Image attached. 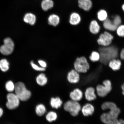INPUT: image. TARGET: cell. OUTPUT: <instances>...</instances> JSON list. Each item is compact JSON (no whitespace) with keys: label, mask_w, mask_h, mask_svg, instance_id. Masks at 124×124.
I'll list each match as a JSON object with an SVG mask.
<instances>
[{"label":"cell","mask_w":124,"mask_h":124,"mask_svg":"<svg viewBox=\"0 0 124 124\" xmlns=\"http://www.w3.org/2000/svg\"><path fill=\"white\" fill-rule=\"evenodd\" d=\"M101 48L100 49V60L106 64L111 60L116 58L118 54L117 49L114 46Z\"/></svg>","instance_id":"obj_1"},{"label":"cell","mask_w":124,"mask_h":124,"mask_svg":"<svg viewBox=\"0 0 124 124\" xmlns=\"http://www.w3.org/2000/svg\"><path fill=\"white\" fill-rule=\"evenodd\" d=\"M74 69L79 73H85L90 68V65L87 59L84 56L77 57L73 63Z\"/></svg>","instance_id":"obj_2"},{"label":"cell","mask_w":124,"mask_h":124,"mask_svg":"<svg viewBox=\"0 0 124 124\" xmlns=\"http://www.w3.org/2000/svg\"><path fill=\"white\" fill-rule=\"evenodd\" d=\"M15 94L20 101H26L30 99L31 93L27 90L25 85L22 82H18L15 84Z\"/></svg>","instance_id":"obj_3"},{"label":"cell","mask_w":124,"mask_h":124,"mask_svg":"<svg viewBox=\"0 0 124 124\" xmlns=\"http://www.w3.org/2000/svg\"><path fill=\"white\" fill-rule=\"evenodd\" d=\"M82 107L78 102L71 100L66 101L63 105V108L67 112L69 113L73 117L78 116L81 111Z\"/></svg>","instance_id":"obj_4"},{"label":"cell","mask_w":124,"mask_h":124,"mask_svg":"<svg viewBox=\"0 0 124 124\" xmlns=\"http://www.w3.org/2000/svg\"><path fill=\"white\" fill-rule=\"evenodd\" d=\"M112 83L110 80H106L103 82L102 84L98 85L96 91L98 96L101 97L106 96L112 90Z\"/></svg>","instance_id":"obj_5"},{"label":"cell","mask_w":124,"mask_h":124,"mask_svg":"<svg viewBox=\"0 0 124 124\" xmlns=\"http://www.w3.org/2000/svg\"><path fill=\"white\" fill-rule=\"evenodd\" d=\"M4 44L0 47V52L4 55L11 54L14 48V43L11 39L6 38L4 40Z\"/></svg>","instance_id":"obj_6"},{"label":"cell","mask_w":124,"mask_h":124,"mask_svg":"<svg viewBox=\"0 0 124 124\" xmlns=\"http://www.w3.org/2000/svg\"><path fill=\"white\" fill-rule=\"evenodd\" d=\"M7 102L6 105L9 109H15L19 106L20 100L15 93H9L7 96Z\"/></svg>","instance_id":"obj_7"},{"label":"cell","mask_w":124,"mask_h":124,"mask_svg":"<svg viewBox=\"0 0 124 124\" xmlns=\"http://www.w3.org/2000/svg\"><path fill=\"white\" fill-rule=\"evenodd\" d=\"M114 36L111 33L105 31L100 34L97 40L98 44L102 46H109L112 42Z\"/></svg>","instance_id":"obj_8"},{"label":"cell","mask_w":124,"mask_h":124,"mask_svg":"<svg viewBox=\"0 0 124 124\" xmlns=\"http://www.w3.org/2000/svg\"><path fill=\"white\" fill-rule=\"evenodd\" d=\"M80 73L74 69H71L68 72L67 79L71 84H75L79 82L80 79Z\"/></svg>","instance_id":"obj_9"},{"label":"cell","mask_w":124,"mask_h":124,"mask_svg":"<svg viewBox=\"0 0 124 124\" xmlns=\"http://www.w3.org/2000/svg\"><path fill=\"white\" fill-rule=\"evenodd\" d=\"M84 94L81 89L77 88L70 93L69 97L70 100L79 102L83 99Z\"/></svg>","instance_id":"obj_10"},{"label":"cell","mask_w":124,"mask_h":124,"mask_svg":"<svg viewBox=\"0 0 124 124\" xmlns=\"http://www.w3.org/2000/svg\"><path fill=\"white\" fill-rule=\"evenodd\" d=\"M96 92V89L92 87L87 88L84 94L86 100L89 101H92L96 100L97 98Z\"/></svg>","instance_id":"obj_11"},{"label":"cell","mask_w":124,"mask_h":124,"mask_svg":"<svg viewBox=\"0 0 124 124\" xmlns=\"http://www.w3.org/2000/svg\"><path fill=\"white\" fill-rule=\"evenodd\" d=\"M95 108L93 105L90 103L85 104L82 107L81 111L82 114L85 117H89L94 114Z\"/></svg>","instance_id":"obj_12"},{"label":"cell","mask_w":124,"mask_h":124,"mask_svg":"<svg viewBox=\"0 0 124 124\" xmlns=\"http://www.w3.org/2000/svg\"><path fill=\"white\" fill-rule=\"evenodd\" d=\"M81 16L78 13L73 12L70 16L69 23L71 25L76 26L78 25L81 22Z\"/></svg>","instance_id":"obj_13"},{"label":"cell","mask_w":124,"mask_h":124,"mask_svg":"<svg viewBox=\"0 0 124 124\" xmlns=\"http://www.w3.org/2000/svg\"><path fill=\"white\" fill-rule=\"evenodd\" d=\"M63 104V101L60 97H52L50 99V106L54 109H58L61 107Z\"/></svg>","instance_id":"obj_14"},{"label":"cell","mask_w":124,"mask_h":124,"mask_svg":"<svg viewBox=\"0 0 124 124\" xmlns=\"http://www.w3.org/2000/svg\"><path fill=\"white\" fill-rule=\"evenodd\" d=\"M78 6L80 8L86 11H88L92 7L91 0H78Z\"/></svg>","instance_id":"obj_15"},{"label":"cell","mask_w":124,"mask_h":124,"mask_svg":"<svg viewBox=\"0 0 124 124\" xmlns=\"http://www.w3.org/2000/svg\"><path fill=\"white\" fill-rule=\"evenodd\" d=\"M36 81L39 85L40 86H44L47 84L48 79L46 74L42 72L37 76L36 78Z\"/></svg>","instance_id":"obj_16"},{"label":"cell","mask_w":124,"mask_h":124,"mask_svg":"<svg viewBox=\"0 0 124 124\" xmlns=\"http://www.w3.org/2000/svg\"><path fill=\"white\" fill-rule=\"evenodd\" d=\"M60 18L59 16L55 14H52L48 18V22L49 25L55 27L60 24Z\"/></svg>","instance_id":"obj_17"},{"label":"cell","mask_w":124,"mask_h":124,"mask_svg":"<svg viewBox=\"0 0 124 124\" xmlns=\"http://www.w3.org/2000/svg\"><path fill=\"white\" fill-rule=\"evenodd\" d=\"M100 30V27L97 21L93 20L90 23L89 30L91 33L94 35L97 34Z\"/></svg>","instance_id":"obj_18"},{"label":"cell","mask_w":124,"mask_h":124,"mask_svg":"<svg viewBox=\"0 0 124 124\" xmlns=\"http://www.w3.org/2000/svg\"><path fill=\"white\" fill-rule=\"evenodd\" d=\"M121 62L120 60L116 58L113 59L108 62L109 67L114 71L119 70L121 66Z\"/></svg>","instance_id":"obj_19"},{"label":"cell","mask_w":124,"mask_h":124,"mask_svg":"<svg viewBox=\"0 0 124 124\" xmlns=\"http://www.w3.org/2000/svg\"><path fill=\"white\" fill-rule=\"evenodd\" d=\"M25 22L31 25H34L36 22L37 18L35 15L31 13L26 14L23 18Z\"/></svg>","instance_id":"obj_20"},{"label":"cell","mask_w":124,"mask_h":124,"mask_svg":"<svg viewBox=\"0 0 124 124\" xmlns=\"http://www.w3.org/2000/svg\"><path fill=\"white\" fill-rule=\"evenodd\" d=\"M35 113L37 115L41 117L45 115L46 112V108L45 105L42 103L39 104L36 107Z\"/></svg>","instance_id":"obj_21"},{"label":"cell","mask_w":124,"mask_h":124,"mask_svg":"<svg viewBox=\"0 0 124 124\" xmlns=\"http://www.w3.org/2000/svg\"><path fill=\"white\" fill-rule=\"evenodd\" d=\"M103 26L106 30L111 31L116 30L117 28L114 24L112 20L108 18L103 21Z\"/></svg>","instance_id":"obj_22"},{"label":"cell","mask_w":124,"mask_h":124,"mask_svg":"<svg viewBox=\"0 0 124 124\" xmlns=\"http://www.w3.org/2000/svg\"><path fill=\"white\" fill-rule=\"evenodd\" d=\"M117 105L114 102L111 101H106L102 103L101 106L103 110H110L117 107Z\"/></svg>","instance_id":"obj_23"},{"label":"cell","mask_w":124,"mask_h":124,"mask_svg":"<svg viewBox=\"0 0 124 124\" xmlns=\"http://www.w3.org/2000/svg\"><path fill=\"white\" fill-rule=\"evenodd\" d=\"M100 119L101 122L105 124H108L114 120L112 116L108 111L103 113L100 116Z\"/></svg>","instance_id":"obj_24"},{"label":"cell","mask_w":124,"mask_h":124,"mask_svg":"<svg viewBox=\"0 0 124 124\" xmlns=\"http://www.w3.org/2000/svg\"><path fill=\"white\" fill-rule=\"evenodd\" d=\"M46 120L48 122H55L58 118V115L57 113L54 111H50L46 115Z\"/></svg>","instance_id":"obj_25"},{"label":"cell","mask_w":124,"mask_h":124,"mask_svg":"<svg viewBox=\"0 0 124 124\" xmlns=\"http://www.w3.org/2000/svg\"><path fill=\"white\" fill-rule=\"evenodd\" d=\"M54 3L52 0H43L41 3L42 8L46 11L53 7Z\"/></svg>","instance_id":"obj_26"},{"label":"cell","mask_w":124,"mask_h":124,"mask_svg":"<svg viewBox=\"0 0 124 124\" xmlns=\"http://www.w3.org/2000/svg\"><path fill=\"white\" fill-rule=\"evenodd\" d=\"M9 63L6 59H2L0 60V69L3 72H7L9 69Z\"/></svg>","instance_id":"obj_27"},{"label":"cell","mask_w":124,"mask_h":124,"mask_svg":"<svg viewBox=\"0 0 124 124\" xmlns=\"http://www.w3.org/2000/svg\"><path fill=\"white\" fill-rule=\"evenodd\" d=\"M100 53L96 51H93L89 57L90 61L93 62H96L99 61L100 59Z\"/></svg>","instance_id":"obj_28"},{"label":"cell","mask_w":124,"mask_h":124,"mask_svg":"<svg viewBox=\"0 0 124 124\" xmlns=\"http://www.w3.org/2000/svg\"><path fill=\"white\" fill-rule=\"evenodd\" d=\"M97 18L100 21H104L108 18V14L106 11L101 10L97 13Z\"/></svg>","instance_id":"obj_29"},{"label":"cell","mask_w":124,"mask_h":124,"mask_svg":"<svg viewBox=\"0 0 124 124\" xmlns=\"http://www.w3.org/2000/svg\"><path fill=\"white\" fill-rule=\"evenodd\" d=\"M15 85L11 81H8L6 83L5 88L6 90L10 93H12L15 91Z\"/></svg>","instance_id":"obj_30"},{"label":"cell","mask_w":124,"mask_h":124,"mask_svg":"<svg viewBox=\"0 0 124 124\" xmlns=\"http://www.w3.org/2000/svg\"><path fill=\"white\" fill-rule=\"evenodd\" d=\"M30 64L32 69L35 71L42 72H45L46 70V69L41 67L39 65L35 63L33 61L31 62Z\"/></svg>","instance_id":"obj_31"},{"label":"cell","mask_w":124,"mask_h":124,"mask_svg":"<svg viewBox=\"0 0 124 124\" xmlns=\"http://www.w3.org/2000/svg\"><path fill=\"white\" fill-rule=\"evenodd\" d=\"M116 33L119 36L124 37V25H120L116 29Z\"/></svg>","instance_id":"obj_32"},{"label":"cell","mask_w":124,"mask_h":124,"mask_svg":"<svg viewBox=\"0 0 124 124\" xmlns=\"http://www.w3.org/2000/svg\"><path fill=\"white\" fill-rule=\"evenodd\" d=\"M113 23L116 27L120 26L122 23V19L120 16L116 15L114 16L112 20Z\"/></svg>","instance_id":"obj_33"},{"label":"cell","mask_w":124,"mask_h":124,"mask_svg":"<svg viewBox=\"0 0 124 124\" xmlns=\"http://www.w3.org/2000/svg\"><path fill=\"white\" fill-rule=\"evenodd\" d=\"M38 64L40 66L44 69H46L48 66V64L45 60L43 59H39L38 60Z\"/></svg>","instance_id":"obj_34"},{"label":"cell","mask_w":124,"mask_h":124,"mask_svg":"<svg viewBox=\"0 0 124 124\" xmlns=\"http://www.w3.org/2000/svg\"><path fill=\"white\" fill-rule=\"evenodd\" d=\"M108 124H124V120L122 119H116L112 120Z\"/></svg>","instance_id":"obj_35"},{"label":"cell","mask_w":124,"mask_h":124,"mask_svg":"<svg viewBox=\"0 0 124 124\" xmlns=\"http://www.w3.org/2000/svg\"><path fill=\"white\" fill-rule=\"evenodd\" d=\"M120 57L121 59L124 60V48L122 49L121 51Z\"/></svg>","instance_id":"obj_36"},{"label":"cell","mask_w":124,"mask_h":124,"mask_svg":"<svg viewBox=\"0 0 124 124\" xmlns=\"http://www.w3.org/2000/svg\"><path fill=\"white\" fill-rule=\"evenodd\" d=\"M3 114V110L2 108H0V117H1Z\"/></svg>","instance_id":"obj_37"},{"label":"cell","mask_w":124,"mask_h":124,"mask_svg":"<svg viewBox=\"0 0 124 124\" xmlns=\"http://www.w3.org/2000/svg\"><path fill=\"white\" fill-rule=\"evenodd\" d=\"M121 89H122V94L124 96V83L122 84L121 86Z\"/></svg>","instance_id":"obj_38"},{"label":"cell","mask_w":124,"mask_h":124,"mask_svg":"<svg viewBox=\"0 0 124 124\" xmlns=\"http://www.w3.org/2000/svg\"><path fill=\"white\" fill-rule=\"evenodd\" d=\"M122 8L123 9L124 11V4L122 6Z\"/></svg>","instance_id":"obj_39"}]
</instances>
